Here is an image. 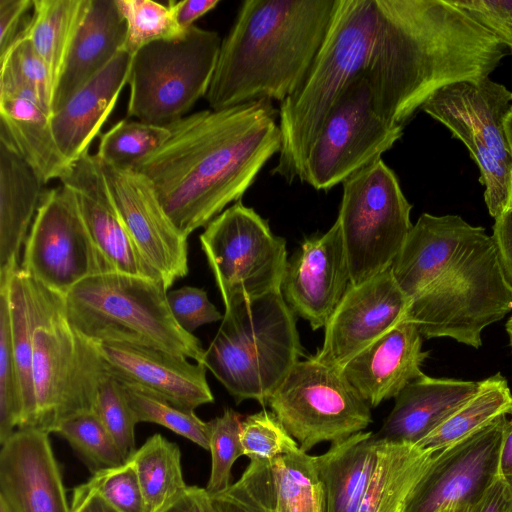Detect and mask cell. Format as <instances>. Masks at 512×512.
Returning <instances> with one entry per match:
<instances>
[{
  "label": "cell",
  "instance_id": "1",
  "mask_svg": "<svg viewBox=\"0 0 512 512\" xmlns=\"http://www.w3.org/2000/svg\"><path fill=\"white\" fill-rule=\"evenodd\" d=\"M279 110L261 99L189 114L130 169L145 176L175 226L189 236L241 200L281 149Z\"/></svg>",
  "mask_w": 512,
  "mask_h": 512
},
{
  "label": "cell",
  "instance_id": "2",
  "mask_svg": "<svg viewBox=\"0 0 512 512\" xmlns=\"http://www.w3.org/2000/svg\"><path fill=\"white\" fill-rule=\"evenodd\" d=\"M366 74L375 111L404 128L440 88L489 77L507 47L449 0H377Z\"/></svg>",
  "mask_w": 512,
  "mask_h": 512
},
{
  "label": "cell",
  "instance_id": "3",
  "mask_svg": "<svg viewBox=\"0 0 512 512\" xmlns=\"http://www.w3.org/2000/svg\"><path fill=\"white\" fill-rule=\"evenodd\" d=\"M336 0H246L222 40L205 96L210 109L283 102L303 83Z\"/></svg>",
  "mask_w": 512,
  "mask_h": 512
},
{
  "label": "cell",
  "instance_id": "4",
  "mask_svg": "<svg viewBox=\"0 0 512 512\" xmlns=\"http://www.w3.org/2000/svg\"><path fill=\"white\" fill-rule=\"evenodd\" d=\"M379 22L377 0H336L325 38L299 89L280 103L281 149L272 173L302 181L308 151L344 88L364 71Z\"/></svg>",
  "mask_w": 512,
  "mask_h": 512
},
{
  "label": "cell",
  "instance_id": "5",
  "mask_svg": "<svg viewBox=\"0 0 512 512\" xmlns=\"http://www.w3.org/2000/svg\"><path fill=\"white\" fill-rule=\"evenodd\" d=\"M295 316L281 290L225 308L204 365L236 404L267 405L304 355Z\"/></svg>",
  "mask_w": 512,
  "mask_h": 512
},
{
  "label": "cell",
  "instance_id": "6",
  "mask_svg": "<svg viewBox=\"0 0 512 512\" xmlns=\"http://www.w3.org/2000/svg\"><path fill=\"white\" fill-rule=\"evenodd\" d=\"M162 281L115 271L89 277L65 296L72 326L92 343L163 350L204 364L200 340L174 319Z\"/></svg>",
  "mask_w": 512,
  "mask_h": 512
},
{
  "label": "cell",
  "instance_id": "7",
  "mask_svg": "<svg viewBox=\"0 0 512 512\" xmlns=\"http://www.w3.org/2000/svg\"><path fill=\"white\" fill-rule=\"evenodd\" d=\"M22 273L32 326L35 428L54 433L62 422L93 411L106 369L95 344L70 323L64 296Z\"/></svg>",
  "mask_w": 512,
  "mask_h": 512
},
{
  "label": "cell",
  "instance_id": "8",
  "mask_svg": "<svg viewBox=\"0 0 512 512\" xmlns=\"http://www.w3.org/2000/svg\"><path fill=\"white\" fill-rule=\"evenodd\" d=\"M512 310V292L483 227L465 242L439 277L410 300L405 316L423 338L449 337L479 348L481 333Z\"/></svg>",
  "mask_w": 512,
  "mask_h": 512
},
{
  "label": "cell",
  "instance_id": "9",
  "mask_svg": "<svg viewBox=\"0 0 512 512\" xmlns=\"http://www.w3.org/2000/svg\"><path fill=\"white\" fill-rule=\"evenodd\" d=\"M221 43L217 32L194 25L139 49L129 71L127 116L161 126L187 116L208 92Z\"/></svg>",
  "mask_w": 512,
  "mask_h": 512
},
{
  "label": "cell",
  "instance_id": "10",
  "mask_svg": "<svg viewBox=\"0 0 512 512\" xmlns=\"http://www.w3.org/2000/svg\"><path fill=\"white\" fill-rule=\"evenodd\" d=\"M511 106L512 92L484 77L446 85L421 108L469 149L479 167L485 203L494 219L507 209L512 186V150L504 128Z\"/></svg>",
  "mask_w": 512,
  "mask_h": 512
},
{
  "label": "cell",
  "instance_id": "11",
  "mask_svg": "<svg viewBox=\"0 0 512 512\" xmlns=\"http://www.w3.org/2000/svg\"><path fill=\"white\" fill-rule=\"evenodd\" d=\"M342 184L336 221L343 237L351 285H358L392 266L413 226L412 206L382 158Z\"/></svg>",
  "mask_w": 512,
  "mask_h": 512
},
{
  "label": "cell",
  "instance_id": "12",
  "mask_svg": "<svg viewBox=\"0 0 512 512\" xmlns=\"http://www.w3.org/2000/svg\"><path fill=\"white\" fill-rule=\"evenodd\" d=\"M199 239L225 308L281 290L286 240L241 200L215 217Z\"/></svg>",
  "mask_w": 512,
  "mask_h": 512
},
{
  "label": "cell",
  "instance_id": "13",
  "mask_svg": "<svg viewBox=\"0 0 512 512\" xmlns=\"http://www.w3.org/2000/svg\"><path fill=\"white\" fill-rule=\"evenodd\" d=\"M267 405L306 453L319 443L345 440L373 422L372 408L342 368L313 356L294 365Z\"/></svg>",
  "mask_w": 512,
  "mask_h": 512
},
{
  "label": "cell",
  "instance_id": "14",
  "mask_svg": "<svg viewBox=\"0 0 512 512\" xmlns=\"http://www.w3.org/2000/svg\"><path fill=\"white\" fill-rule=\"evenodd\" d=\"M403 131L375 111L366 74L360 72L327 114L308 151L302 182L328 191L380 159Z\"/></svg>",
  "mask_w": 512,
  "mask_h": 512
},
{
  "label": "cell",
  "instance_id": "15",
  "mask_svg": "<svg viewBox=\"0 0 512 512\" xmlns=\"http://www.w3.org/2000/svg\"><path fill=\"white\" fill-rule=\"evenodd\" d=\"M20 269L62 296L89 277L113 271L95 246L68 186L61 183L45 190Z\"/></svg>",
  "mask_w": 512,
  "mask_h": 512
},
{
  "label": "cell",
  "instance_id": "16",
  "mask_svg": "<svg viewBox=\"0 0 512 512\" xmlns=\"http://www.w3.org/2000/svg\"><path fill=\"white\" fill-rule=\"evenodd\" d=\"M507 413L438 451L410 493L404 512H438L477 505L499 480V457Z\"/></svg>",
  "mask_w": 512,
  "mask_h": 512
},
{
  "label": "cell",
  "instance_id": "17",
  "mask_svg": "<svg viewBox=\"0 0 512 512\" xmlns=\"http://www.w3.org/2000/svg\"><path fill=\"white\" fill-rule=\"evenodd\" d=\"M100 165L121 220L168 291L188 274V237L167 215L145 176L132 169Z\"/></svg>",
  "mask_w": 512,
  "mask_h": 512
},
{
  "label": "cell",
  "instance_id": "18",
  "mask_svg": "<svg viewBox=\"0 0 512 512\" xmlns=\"http://www.w3.org/2000/svg\"><path fill=\"white\" fill-rule=\"evenodd\" d=\"M410 299L391 267L350 285L326 324L317 361L342 368L349 360L405 319Z\"/></svg>",
  "mask_w": 512,
  "mask_h": 512
},
{
  "label": "cell",
  "instance_id": "19",
  "mask_svg": "<svg viewBox=\"0 0 512 512\" xmlns=\"http://www.w3.org/2000/svg\"><path fill=\"white\" fill-rule=\"evenodd\" d=\"M351 285L350 270L339 223L321 235L306 238L287 261L282 296L312 330L325 327Z\"/></svg>",
  "mask_w": 512,
  "mask_h": 512
},
{
  "label": "cell",
  "instance_id": "20",
  "mask_svg": "<svg viewBox=\"0 0 512 512\" xmlns=\"http://www.w3.org/2000/svg\"><path fill=\"white\" fill-rule=\"evenodd\" d=\"M107 372L189 411L214 401L202 363L163 350L117 342L94 343Z\"/></svg>",
  "mask_w": 512,
  "mask_h": 512
},
{
  "label": "cell",
  "instance_id": "21",
  "mask_svg": "<svg viewBox=\"0 0 512 512\" xmlns=\"http://www.w3.org/2000/svg\"><path fill=\"white\" fill-rule=\"evenodd\" d=\"M0 498L12 512H72L49 433L17 429L1 444Z\"/></svg>",
  "mask_w": 512,
  "mask_h": 512
},
{
  "label": "cell",
  "instance_id": "22",
  "mask_svg": "<svg viewBox=\"0 0 512 512\" xmlns=\"http://www.w3.org/2000/svg\"><path fill=\"white\" fill-rule=\"evenodd\" d=\"M60 182L75 193L88 232L113 271L162 281L121 220L96 155L85 153L69 166Z\"/></svg>",
  "mask_w": 512,
  "mask_h": 512
},
{
  "label": "cell",
  "instance_id": "23",
  "mask_svg": "<svg viewBox=\"0 0 512 512\" xmlns=\"http://www.w3.org/2000/svg\"><path fill=\"white\" fill-rule=\"evenodd\" d=\"M422 340L416 325L404 319L349 360L343 373L375 408L424 374L421 365L429 352L422 350Z\"/></svg>",
  "mask_w": 512,
  "mask_h": 512
},
{
  "label": "cell",
  "instance_id": "24",
  "mask_svg": "<svg viewBox=\"0 0 512 512\" xmlns=\"http://www.w3.org/2000/svg\"><path fill=\"white\" fill-rule=\"evenodd\" d=\"M132 55L122 50L51 117L58 148L71 165L85 153L128 83Z\"/></svg>",
  "mask_w": 512,
  "mask_h": 512
},
{
  "label": "cell",
  "instance_id": "25",
  "mask_svg": "<svg viewBox=\"0 0 512 512\" xmlns=\"http://www.w3.org/2000/svg\"><path fill=\"white\" fill-rule=\"evenodd\" d=\"M483 380L432 378L425 374L406 385L376 432L378 438L417 444L481 389Z\"/></svg>",
  "mask_w": 512,
  "mask_h": 512
},
{
  "label": "cell",
  "instance_id": "26",
  "mask_svg": "<svg viewBox=\"0 0 512 512\" xmlns=\"http://www.w3.org/2000/svg\"><path fill=\"white\" fill-rule=\"evenodd\" d=\"M477 228L458 215L423 213L391 266L405 295L411 300L430 286L454 261Z\"/></svg>",
  "mask_w": 512,
  "mask_h": 512
},
{
  "label": "cell",
  "instance_id": "27",
  "mask_svg": "<svg viewBox=\"0 0 512 512\" xmlns=\"http://www.w3.org/2000/svg\"><path fill=\"white\" fill-rule=\"evenodd\" d=\"M50 113L24 84L0 79V137L8 140L44 184L69 168L56 143Z\"/></svg>",
  "mask_w": 512,
  "mask_h": 512
},
{
  "label": "cell",
  "instance_id": "28",
  "mask_svg": "<svg viewBox=\"0 0 512 512\" xmlns=\"http://www.w3.org/2000/svg\"><path fill=\"white\" fill-rule=\"evenodd\" d=\"M127 23L116 0H89L58 80L51 115L123 50Z\"/></svg>",
  "mask_w": 512,
  "mask_h": 512
},
{
  "label": "cell",
  "instance_id": "29",
  "mask_svg": "<svg viewBox=\"0 0 512 512\" xmlns=\"http://www.w3.org/2000/svg\"><path fill=\"white\" fill-rule=\"evenodd\" d=\"M44 183L0 137V286L20 268V251L42 200Z\"/></svg>",
  "mask_w": 512,
  "mask_h": 512
},
{
  "label": "cell",
  "instance_id": "30",
  "mask_svg": "<svg viewBox=\"0 0 512 512\" xmlns=\"http://www.w3.org/2000/svg\"><path fill=\"white\" fill-rule=\"evenodd\" d=\"M238 482L274 512H302L322 500L315 457L301 450L250 460Z\"/></svg>",
  "mask_w": 512,
  "mask_h": 512
},
{
  "label": "cell",
  "instance_id": "31",
  "mask_svg": "<svg viewBox=\"0 0 512 512\" xmlns=\"http://www.w3.org/2000/svg\"><path fill=\"white\" fill-rule=\"evenodd\" d=\"M383 440L372 431L331 443L315 457L321 485V512H353L357 493L371 475Z\"/></svg>",
  "mask_w": 512,
  "mask_h": 512
},
{
  "label": "cell",
  "instance_id": "32",
  "mask_svg": "<svg viewBox=\"0 0 512 512\" xmlns=\"http://www.w3.org/2000/svg\"><path fill=\"white\" fill-rule=\"evenodd\" d=\"M382 440L377 463L358 491L354 512H404L410 493L437 453Z\"/></svg>",
  "mask_w": 512,
  "mask_h": 512
},
{
  "label": "cell",
  "instance_id": "33",
  "mask_svg": "<svg viewBox=\"0 0 512 512\" xmlns=\"http://www.w3.org/2000/svg\"><path fill=\"white\" fill-rule=\"evenodd\" d=\"M88 6L89 0H33L32 17L21 30L47 67L53 96Z\"/></svg>",
  "mask_w": 512,
  "mask_h": 512
},
{
  "label": "cell",
  "instance_id": "34",
  "mask_svg": "<svg viewBox=\"0 0 512 512\" xmlns=\"http://www.w3.org/2000/svg\"><path fill=\"white\" fill-rule=\"evenodd\" d=\"M129 460L136 469L144 512H167L186 491L180 449L163 435L149 437Z\"/></svg>",
  "mask_w": 512,
  "mask_h": 512
},
{
  "label": "cell",
  "instance_id": "35",
  "mask_svg": "<svg viewBox=\"0 0 512 512\" xmlns=\"http://www.w3.org/2000/svg\"><path fill=\"white\" fill-rule=\"evenodd\" d=\"M512 408L506 379L496 374L483 380L479 392L416 446L438 452L484 427Z\"/></svg>",
  "mask_w": 512,
  "mask_h": 512
},
{
  "label": "cell",
  "instance_id": "36",
  "mask_svg": "<svg viewBox=\"0 0 512 512\" xmlns=\"http://www.w3.org/2000/svg\"><path fill=\"white\" fill-rule=\"evenodd\" d=\"M0 292H3L7 299L13 358L21 392L22 422L18 429L35 428L32 326L20 268L0 286Z\"/></svg>",
  "mask_w": 512,
  "mask_h": 512
},
{
  "label": "cell",
  "instance_id": "37",
  "mask_svg": "<svg viewBox=\"0 0 512 512\" xmlns=\"http://www.w3.org/2000/svg\"><path fill=\"white\" fill-rule=\"evenodd\" d=\"M169 136L167 126L124 119L100 134L95 155L104 164L130 169L138 160L160 147Z\"/></svg>",
  "mask_w": 512,
  "mask_h": 512
},
{
  "label": "cell",
  "instance_id": "38",
  "mask_svg": "<svg viewBox=\"0 0 512 512\" xmlns=\"http://www.w3.org/2000/svg\"><path fill=\"white\" fill-rule=\"evenodd\" d=\"M122 386L137 423L150 422L161 425L209 450L211 421L205 422L194 411L179 408L137 387L126 384Z\"/></svg>",
  "mask_w": 512,
  "mask_h": 512
},
{
  "label": "cell",
  "instance_id": "39",
  "mask_svg": "<svg viewBox=\"0 0 512 512\" xmlns=\"http://www.w3.org/2000/svg\"><path fill=\"white\" fill-rule=\"evenodd\" d=\"M54 433L59 434L69 443L92 474L127 462L93 411L62 422Z\"/></svg>",
  "mask_w": 512,
  "mask_h": 512
},
{
  "label": "cell",
  "instance_id": "40",
  "mask_svg": "<svg viewBox=\"0 0 512 512\" xmlns=\"http://www.w3.org/2000/svg\"><path fill=\"white\" fill-rule=\"evenodd\" d=\"M116 2L127 23L123 50L132 56L151 42L178 38L187 31L178 26L168 5L151 0Z\"/></svg>",
  "mask_w": 512,
  "mask_h": 512
},
{
  "label": "cell",
  "instance_id": "41",
  "mask_svg": "<svg viewBox=\"0 0 512 512\" xmlns=\"http://www.w3.org/2000/svg\"><path fill=\"white\" fill-rule=\"evenodd\" d=\"M93 412L128 461L137 450L135 426L138 423L127 402L122 384L107 370L97 386Z\"/></svg>",
  "mask_w": 512,
  "mask_h": 512
},
{
  "label": "cell",
  "instance_id": "42",
  "mask_svg": "<svg viewBox=\"0 0 512 512\" xmlns=\"http://www.w3.org/2000/svg\"><path fill=\"white\" fill-rule=\"evenodd\" d=\"M73 496H97L117 512H144V501L136 469L131 460L98 471L73 490Z\"/></svg>",
  "mask_w": 512,
  "mask_h": 512
},
{
  "label": "cell",
  "instance_id": "43",
  "mask_svg": "<svg viewBox=\"0 0 512 512\" xmlns=\"http://www.w3.org/2000/svg\"><path fill=\"white\" fill-rule=\"evenodd\" d=\"M242 420V415L230 408L211 420V472L205 487L209 495L221 493L232 485V466L240 456H243L240 440Z\"/></svg>",
  "mask_w": 512,
  "mask_h": 512
},
{
  "label": "cell",
  "instance_id": "44",
  "mask_svg": "<svg viewBox=\"0 0 512 512\" xmlns=\"http://www.w3.org/2000/svg\"><path fill=\"white\" fill-rule=\"evenodd\" d=\"M22 422V400L14 364L6 295L0 292V444Z\"/></svg>",
  "mask_w": 512,
  "mask_h": 512
},
{
  "label": "cell",
  "instance_id": "45",
  "mask_svg": "<svg viewBox=\"0 0 512 512\" xmlns=\"http://www.w3.org/2000/svg\"><path fill=\"white\" fill-rule=\"evenodd\" d=\"M0 65L1 78L24 84L51 115L53 89L47 67L32 42L21 32L7 52L0 57Z\"/></svg>",
  "mask_w": 512,
  "mask_h": 512
},
{
  "label": "cell",
  "instance_id": "46",
  "mask_svg": "<svg viewBox=\"0 0 512 512\" xmlns=\"http://www.w3.org/2000/svg\"><path fill=\"white\" fill-rule=\"evenodd\" d=\"M240 440L243 455L250 460H273L300 450L273 412L262 410L243 418Z\"/></svg>",
  "mask_w": 512,
  "mask_h": 512
},
{
  "label": "cell",
  "instance_id": "47",
  "mask_svg": "<svg viewBox=\"0 0 512 512\" xmlns=\"http://www.w3.org/2000/svg\"><path fill=\"white\" fill-rule=\"evenodd\" d=\"M171 313L181 328L192 333L200 326L217 322L223 315L210 302L204 289L183 286L167 292Z\"/></svg>",
  "mask_w": 512,
  "mask_h": 512
},
{
  "label": "cell",
  "instance_id": "48",
  "mask_svg": "<svg viewBox=\"0 0 512 512\" xmlns=\"http://www.w3.org/2000/svg\"><path fill=\"white\" fill-rule=\"evenodd\" d=\"M450 3L512 49V0H449Z\"/></svg>",
  "mask_w": 512,
  "mask_h": 512
},
{
  "label": "cell",
  "instance_id": "49",
  "mask_svg": "<svg viewBox=\"0 0 512 512\" xmlns=\"http://www.w3.org/2000/svg\"><path fill=\"white\" fill-rule=\"evenodd\" d=\"M33 0H0V57L12 46Z\"/></svg>",
  "mask_w": 512,
  "mask_h": 512
},
{
  "label": "cell",
  "instance_id": "50",
  "mask_svg": "<svg viewBox=\"0 0 512 512\" xmlns=\"http://www.w3.org/2000/svg\"><path fill=\"white\" fill-rule=\"evenodd\" d=\"M492 238L503 278L512 292V209L495 219Z\"/></svg>",
  "mask_w": 512,
  "mask_h": 512
},
{
  "label": "cell",
  "instance_id": "51",
  "mask_svg": "<svg viewBox=\"0 0 512 512\" xmlns=\"http://www.w3.org/2000/svg\"><path fill=\"white\" fill-rule=\"evenodd\" d=\"M216 512H274L260 504L237 481L227 490L210 495Z\"/></svg>",
  "mask_w": 512,
  "mask_h": 512
},
{
  "label": "cell",
  "instance_id": "52",
  "mask_svg": "<svg viewBox=\"0 0 512 512\" xmlns=\"http://www.w3.org/2000/svg\"><path fill=\"white\" fill-rule=\"evenodd\" d=\"M219 3V0H171L167 5L178 26L186 31L194 26L196 20L213 10Z\"/></svg>",
  "mask_w": 512,
  "mask_h": 512
},
{
  "label": "cell",
  "instance_id": "53",
  "mask_svg": "<svg viewBox=\"0 0 512 512\" xmlns=\"http://www.w3.org/2000/svg\"><path fill=\"white\" fill-rule=\"evenodd\" d=\"M167 512H216L205 488L188 486L182 497Z\"/></svg>",
  "mask_w": 512,
  "mask_h": 512
},
{
  "label": "cell",
  "instance_id": "54",
  "mask_svg": "<svg viewBox=\"0 0 512 512\" xmlns=\"http://www.w3.org/2000/svg\"><path fill=\"white\" fill-rule=\"evenodd\" d=\"M499 480L512 494V408L507 413L499 457Z\"/></svg>",
  "mask_w": 512,
  "mask_h": 512
},
{
  "label": "cell",
  "instance_id": "55",
  "mask_svg": "<svg viewBox=\"0 0 512 512\" xmlns=\"http://www.w3.org/2000/svg\"><path fill=\"white\" fill-rule=\"evenodd\" d=\"M473 512H512V494L498 480L476 505Z\"/></svg>",
  "mask_w": 512,
  "mask_h": 512
},
{
  "label": "cell",
  "instance_id": "56",
  "mask_svg": "<svg viewBox=\"0 0 512 512\" xmlns=\"http://www.w3.org/2000/svg\"><path fill=\"white\" fill-rule=\"evenodd\" d=\"M72 512H117L97 496L76 497L71 502Z\"/></svg>",
  "mask_w": 512,
  "mask_h": 512
},
{
  "label": "cell",
  "instance_id": "57",
  "mask_svg": "<svg viewBox=\"0 0 512 512\" xmlns=\"http://www.w3.org/2000/svg\"><path fill=\"white\" fill-rule=\"evenodd\" d=\"M504 128H505V133H506L509 145L512 150V106L507 114L506 119H505Z\"/></svg>",
  "mask_w": 512,
  "mask_h": 512
},
{
  "label": "cell",
  "instance_id": "58",
  "mask_svg": "<svg viewBox=\"0 0 512 512\" xmlns=\"http://www.w3.org/2000/svg\"><path fill=\"white\" fill-rule=\"evenodd\" d=\"M476 505H458L449 507L438 512H473Z\"/></svg>",
  "mask_w": 512,
  "mask_h": 512
},
{
  "label": "cell",
  "instance_id": "59",
  "mask_svg": "<svg viewBox=\"0 0 512 512\" xmlns=\"http://www.w3.org/2000/svg\"><path fill=\"white\" fill-rule=\"evenodd\" d=\"M321 503H322V500L320 502L314 504L310 508L305 509L302 512H321Z\"/></svg>",
  "mask_w": 512,
  "mask_h": 512
},
{
  "label": "cell",
  "instance_id": "60",
  "mask_svg": "<svg viewBox=\"0 0 512 512\" xmlns=\"http://www.w3.org/2000/svg\"><path fill=\"white\" fill-rule=\"evenodd\" d=\"M506 331L509 335L510 345L512 346V316L509 318V320L506 323Z\"/></svg>",
  "mask_w": 512,
  "mask_h": 512
},
{
  "label": "cell",
  "instance_id": "61",
  "mask_svg": "<svg viewBox=\"0 0 512 512\" xmlns=\"http://www.w3.org/2000/svg\"><path fill=\"white\" fill-rule=\"evenodd\" d=\"M0 512H12L8 504L0 498Z\"/></svg>",
  "mask_w": 512,
  "mask_h": 512
},
{
  "label": "cell",
  "instance_id": "62",
  "mask_svg": "<svg viewBox=\"0 0 512 512\" xmlns=\"http://www.w3.org/2000/svg\"><path fill=\"white\" fill-rule=\"evenodd\" d=\"M507 209H512V186H511V191H510V196H509V201H508Z\"/></svg>",
  "mask_w": 512,
  "mask_h": 512
}]
</instances>
